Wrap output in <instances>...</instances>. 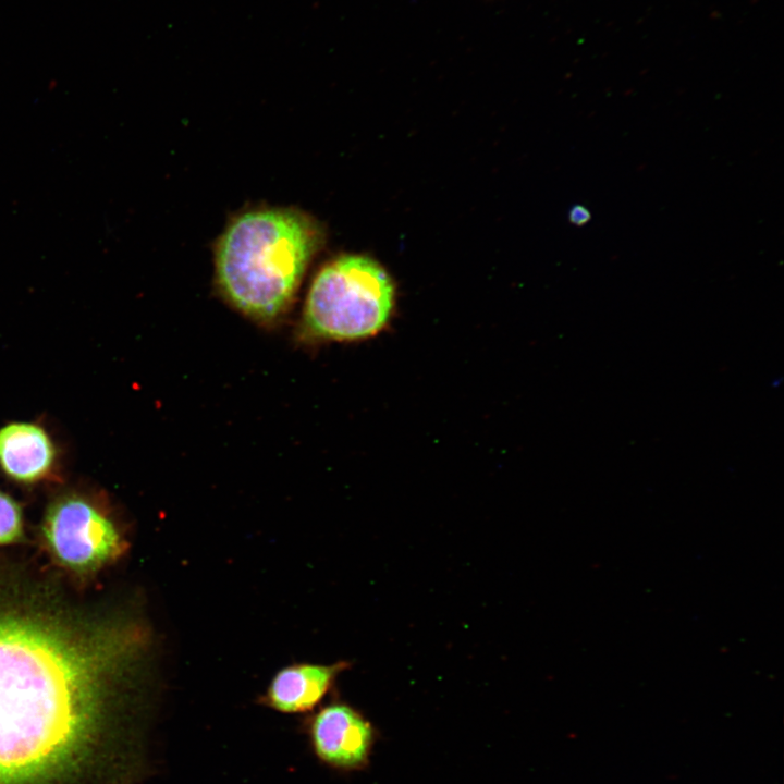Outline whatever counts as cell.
Wrapping results in <instances>:
<instances>
[{
    "instance_id": "obj_8",
    "label": "cell",
    "mask_w": 784,
    "mask_h": 784,
    "mask_svg": "<svg viewBox=\"0 0 784 784\" xmlns=\"http://www.w3.org/2000/svg\"><path fill=\"white\" fill-rule=\"evenodd\" d=\"M22 535V513L17 503L0 492V544L11 543Z\"/></svg>"
},
{
    "instance_id": "obj_1",
    "label": "cell",
    "mask_w": 784,
    "mask_h": 784,
    "mask_svg": "<svg viewBox=\"0 0 784 784\" xmlns=\"http://www.w3.org/2000/svg\"><path fill=\"white\" fill-rule=\"evenodd\" d=\"M151 634L0 580V784H135Z\"/></svg>"
},
{
    "instance_id": "obj_9",
    "label": "cell",
    "mask_w": 784,
    "mask_h": 784,
    "mask_svg": "<svg viewBox=\"0 0 784 784\" xmlns=\"http://www.w3.org/2000/svg\"><path fill=\"white\" fill-rule=\"evenodd\" d=\"M569 221L577 225L581 226L588 223L591 219V212L589 209L581 205L574 206L569 211Z\"/></svg>"
},
{
    "instance_id": "obj_2",
    "label": "cell",
    "mask_w": 784,
    "mask_h": 784,
    "mask_svg": "<svg viewBox=\"0 0 784 784\" xmlns=\"http://www.w3.org/2000/svg\"><path fill=\"white\" fill-rule=\"evenodd\" d=\"M319 243L313 221L297 211L245 212L218 242V285L241 313L271 321L291 305Z\"/></svg>"
},
{
    "instance_id": "obj_4",
    "label": "cell",
    "mask_w": 784,
    "mask_h": 784,
    "mask_svg": "<svg viewBox=\"0 0 784 784\" xmlns=\"http://www.w3.org/2000/svg\"><path fill=\"white\" fill-rule=\"evenodd\" d=\"M44 537L52 556L76 573L93 572L125 550L113 522L77 497L63 498L49 509Z\"/></svg>"
},
{
    "instance_id": "obj_7",
    "label": "cell",
    "mask_w": 784,
    "mask_h": 784,
    "mask_svg": "<svg viewBox=\"0 0 784 784\" xmlns=\"http://www.w3.org/2000/svg\"><path fill=\"white\" fill-rule=\"evenodd\" d=\"M54 450L40 427L14 422L0 429V467L11 478L30 482L51 468Z\"/></svg>"
},
{
    "instance_id": "obj_5",
    "label": "cell",
    "mask_w": 784,
    "mask_h": 784,
    "mask_svg": "<svg viewBox=\"0 0 784 784\" xmlns=\"http://www.w3.org/2000/svg\"><path fill=\"white\" fill-rule=\"evenodd\" d=\"M306 733L316 758L341 771L366 767L375 744L371 723L343 702L326 705L310 715Z\"/></svg>"
},
{
    "instance_id": "obj_3",
    "label": "cell",
    "mask_w": 784,
    "mask_h": 784,
    "mask_svg": "<svg viewBox=\"0 0 784 784\" xmlns=\"http://www.w3.org/2000/svg\"><path fill=\"white\" fill-rule=\"evenodd\" d=\"M394 307V285L375 260L341 256L323 266L307 293L303 324L320 340L356 341L378 334Z\"/></svg>"
},
{
    "instance_id": "obj_6",
    "label": "cell",
    "mask_w": 784,
    "mask_h": 784,
    "mask_svg": "<svg viewBox=\"0 0 784 784\" xmlns=\"http://www.w3.org/2000/svg\"><path fill=\"white\" fill-rule=\"evenodd\" d=\"M347 667L344 661L328 665L294 663L282 667L259 697V703L280 713H307L322 701L338 675Z\"/></svg>"
}]
</instances>
